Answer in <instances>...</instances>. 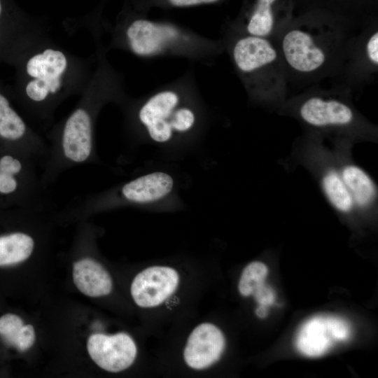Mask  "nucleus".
I'll list each match as a JSON object with an SVG mask.
<instances>
[{
  "label": "nucleus",
  "instance_id": "b1692460",
  "mask_svg": "<svg viewBox=\"0 0 378 378\" xmlns=\"http://www.w3.org/2000/svg\"><path fill=\"white\" fill-rule=\"evenodd\" d=\"M220 0H165L166 3L174 7H189L202 4H210Z\"/></svg>",
  "mask_w": 378,
  "mask_h": 378
},
{
  "label": "nucleus",
  "instance_id": "39448f33",
  "mask_svg": "<svg viewBox=\"0 0 378 378\" xmlns=\"http://www.w3.org/2000/svg\"><path fill=\"white\" fill-rule=\"evenodd\" d=\"M98 206L168 211L183 207V202L179 195L177 178L172 172L155 170L140 174L106 192Z\"/></svg>",
  "mask_w": 378,
  "mask_h": 378
},
{
  "label": "nucleus",
  "instance_id": "412c9836",
  "mask_svg": "<svg viewBox=\"0 0 378 378\" xmlns=\"http://www.w3.org/2000/svg\"><path fill=\"white\" fill-rule=\"evenodd\" d=\"M24 166L22 161L10 155L0 158V194L14 193L20 186L19 176Z\"/></svg>",
  "mask_w": 378,
  "mask_h": 378
},
{
  "label": "nucleus",
  "instance_id": "f257e3e1",
  "mask_svg": "<svg viewBox=\"0 0 378 378\" xmlns=\"http://www.w3.org/2000/svg\"><path fill=\"white\" fill-rule=\"evenodd\" d=\"M130 115L139 140L169 153L194 146L209 122L207 106L192 69L136 100Z\"/></svg>",
  "mask_w": 378,
  "mask_h": 378
},
{
  "label": "nucleus",
  "instance_id": "f03ea898",
  "mask_svg": "<svg viewBox=\"0 0 378 378\" xmlns=\"http://www.w3.org/2000/svg\"><path fill=\"white\" fill-rule=\"evenodd\" d=\"M349 30L332 24H290L276 36L288 78L315 80L340 73L353 38Z\"/></svg>",
  "mask_w": 378,
  "mask_h": 378
},
{
  "label": "nucleus",
  "instance_id": "1a4fd4ad",
  "mask_svg": "<svg viewBox=\"0 0 378 378\" xmlns=\"http://www.w3.org/2000/svg\"><path fill=\"white\" fill-rule=\"evenodd\" d=\"M87 349L92 360L99 368L111 372L128 368L137 354L134 341L125 332L92 334L88 340Z\"/></svg>",
  "mask_w": 378,
  "mask_h": 378
},
{
  "label": "nucleus",
  "instance_id": "0eeeda50",
  "mask_svg": "<svg viewBox=\"0 0 378 378\" xmlns=\"http://www.w3.org/2000/svg\"><path fill=\"white\" fill-rule=\"evenodd\" d=\"M66 65L65 55L50 48L29 58L26 72L33 80L25 87L27 96L34 102H40L50 93H55L60 88L61 77Z\"/></svg>",
  "mask_w": 378,
  "mask_h": 378
},
{
  "label": "nucleus",
  "instance_id": "aec40b11",
  "mask_svg": "<svg viewBox=\"0 0 378 378\" xmlns=\"http://www.w3.org/2000/svg\"><path fill=\"white\" fill-rule=\"evenodd\" d=\"M26 132L24 120L10 106L8 99L0 92V137L15 141L22 139Z\"/></svg>",
  "mask_w": 378,
  "mask_h": 378
},
{
  "label": "nucleus",
  "instance_id": "393cba45",
  "mask_svg": "<svg viewBox=\"0 0 378 378\" xmlns=\"http://www.w3.org/2000/svg\"><path fill=\"white\" fill-rule=\"evenodd\" d=\"M255 314L260 318H265L267 314V307L259 304L255 310Z\"/></svg>",
  "mask_w": 378,
  "mask_h": 378
},
{
  "label": "nucleus",
  "instance_id": "9b49d317",
  "mask_svg": "<svg viewBox=\"0 0 378 378\" xmlns=\"http://www.w3.org/2000/svg\"><path fill=\"white\" fill-rule=\"evenodd\" d=\"M225 340L221 330L214 324L202 323L190 334L183 350V359L192 369H206L220 358Z\"/></svg>",
  "mask_w": 378,
  "mask_h": 378
},
{
  "label": "nucleus",
  "instance_id": "dca6fc26",
  "mask_svg": "<svg viewBox=\"0 0 378 378\" xmlns=\"http://www.w3.org/2000/svg\"><path fill=\"white\" fill-rule=\"evenodd\" d=\"M340 174L355 206H369L377 195L376 186L371 177L360 167L350 164L343 167Z\"/></svg>",
  "mask_w": 378,
  "mask_h": 378
},
{
  "label": "nucleus",
  "instance_id": "7ed1b4c3",
  "mask_svg": "<svg viewBox=\"0 0 378 378\" xmlns=\"http://www.w3.org/2000/svg\"><path fill=\"white\" fill-rule=\"evenodd\" d=\"M220 40L251 99H276L284 95L288 75L279 50L272 38L245 34L229 28L223 31Z\"/></svg>",
  "mask_w": 378,
  "mask_h": 378
},
{
  "label": "nucleus",
  "instance_id": "f3484780",
  "mask_svg": "<svg viewBox=\"0 0 378 378\" xmlns=\"http://www.w3.org/2000/svg\"><path fill=\"white\" fill-rule=\"evenodd\" d=\"M0 336L8 345L20 351L29 349L35 342V330L30 325H24L22 319L14 314L0 317Z\"/></svg>",
  "mask_w": 378,
  "mask_h": 378
},
{
  "label": "nucleus",
  "instance_id": "5701e85b",
  "mask_svg": "<svg viewBox=\"0 0 378 378\" xmlns=\"http://www.w3.org/2000/svg\"><path fill=\"white\" fill-rule=\"evenodd\" d=\"M253 295L260 305L267 307L274 302L275 295L273 290L265 284L258 288Z\"/></svg>",
  "mask_w": 378,
  "mask_h": 378
},
{
  "label": "nucleus",
  "instance_id": "6ab92c4d",
  "mask_svg": "<svg viewBox=\"0 0 378 378\" xmlns=\"http://www.w3.org/2000/svg\"><path fill=\"white\" fill-rule=\"evenodd\" d=\"M321 185L326 197L337 211L348 213L355 206L353 198L337 171L330 169L326 172L322 177Z\"/></svg>",
  "mask_w": 378,
  "mask_h": 378
},
{
  "label": "nucleus",
  "instance_id": "9d476101",
  "mask_svg": "<svg viewBox=\"0 0 378 378\" xmlns=\"http://www.w3.org/2000/svg\"><path fill=\"white\" fill-rule=\"evenodd\" d=\"M179 275L169 266L146 268L134 278L130 288L134 302L140 307L152 308L161 304L176 290Z\"/></svg>",
  "mask_w": 378,
  "mask_h": 378
},
{
  "label": "nucleus",
  "instance_id": "a211bd4d",
  "mask_svg": "<svg viewBox=\"0 0 378 378\" xmlns=\"http://www.w3.org/2000/svg\"><path fill=\"white\" fill-rule=\"evenodd\" d=\"M34 246L33 237L24 232L0 236V267L24 262L31 255Z\"/></svg>",
  "mask_w": 378,
  "mask_h": 378
},
{
  "label": "nucleus",
  "instance_id": "20e7f679",
  "mask_svg": "<svg viewBox=\"0 0 378 378\" xmlns=\"http://www.w3.org/2000/svg\"><path fill=\"white\" fill-rule=\"evenodd\" d=\"M124 43L137 57H174L210 64L223 51L220 39L201 35L177 24L137 18L122 30Z\"/></svg>",
  "mask_w": 378,
  "mask_h": 378
},
{
  "label": "nucleus",
  "instance_id": "f8f14e48",
  "mask_svg": "<svg viewBox=\"0 0 378 378\" xmlns=\"http://www.w3.org/2000/svg\"><path fill=\"white\" fill-rule=\"evenodd\" d=\"M60 151L66 161L80 164L93 153L92 119L83 108L74 111L66 120L61 139Z\"/></svg>",
  "mask_w": 378,
  "mask_h": 378
},
{
  "label": "nucleus",
  "instance_id": "4be33fe9",
  "mask_svg": "<svg viewBox=\"0 0 378 378\" xmlns=\"http://www.w3.org/2000/svg\"><path fill=\"white\" fill-rule=\"evenodd\" d=\"M267 267L262 262L253 261L247 265L241 274L238 289L243 296H249L265 284Z\"/></svg>",
  "mask_w": 378,
  "mask_h": 378
},
{
  "label": "nucleus",
  "instance_id": "2eb2a0df",
  "mask_svg": "<svg viewBox=\"0 0 378 378\" xmlns=\"http://www.w3.org/2000/svg\"><path fill=\"white\" fill-rule=\"evenodd\" d=\"M279 0H255V3L243 22L230 29L251 36L272 38L282 29L274 5Z\"/></svg>",
  "mask_w": 378,
  "mask_h": 378
},
{
  "label": "nucleus",
  "instance_id": "ddd939ff",
  "mask_svg": "<svg viewBox=\"0 0 378 378\" xmlns=\"http://www.w3.org/2000/svg\"><path fill=\"white\" fill-rule=\"evenodd\" d=\"M378 31L364 30L354 37L340 71L348 75H358L360 78H369L377 71Z\"/></svg>",
  "mask_w": 378,
  "mask_h": 378
},
{
  "label": "nucleus",
  "instance_id": "4468645a",
  "mask_svg": "<svg viewBox=\"0 0 378 378\" xmlns=\"http://www.w3.org/2000/svg\"><path fill=\"white\" fill-rule=\"evenodd\" d=\"M73 279L76 288L89 297L107 295L113 287L108 272L99 262L90 258L74 263Z\"/></svg>",
  "mask_w": 378,
  "mask_h": 378
},
{
  "label": "nucleus",
  "instance_id": "423d86ee",
  "mask_svg": "<svg viewBox=\"0 0 378 378\" xmlns=\"http://www.w3.org/2000/svg\"><path fill=\"white\" fill-rule=\"evenodd\" d=\"M298 113L304 123L316 128L346 127L353 125L356 120L355 112L348 102L322 92L304 96Z\"/></svg>",
  "mask_w": 378,
  "mask_h": 378
},
{
  "label": "nucleus",
  "instance_id": "6e6552de",
  "mask_svg": "<svg viewBox=\"0 0 378 378\" xmlns=\"http://www.w3.org/2000/svg\"><path fill=\"white\" fill-rule=\"evenodd\" d=\"M350 336L346 321L335 316H318L305 322L296 339L298 349L304 355L318 357L324 354L337 342Z\"/></svg>",
  "mask_w": 378,
  "mask_h": 378
}]
</instances>
